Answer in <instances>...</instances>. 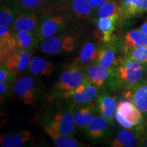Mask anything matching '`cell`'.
I'll return each instance as SVG.
<instances>
[{"mask_svg": "<svg viewBox=\"0 0 147 147\" xmlns=\"http://www.w3.org/2000/svg\"><path fill=\"white\" fill-rule=\"evenodd\" d=\"M144 74V65L126 57L122 63L115 67L110 80L115 87L129 90L142 80Z\"/></svg>", "mask_w": 147, "mask_h": 147, "instance_id": "1", "label": "cell"}, {"mask_svg": "<svg viewBox=\"0 0 147 147\" xmlns=\"http://www.w3.org/2000/svg\"><path fill=\"white\" fill-rule=\"evenodd\" d=\"M86 79L84 67L71 63L61 73L55 85L54 95L65 98L68 93L74 90Z\"/></svg>", "mask_w": 147, "mask_h": 147, "instance_id": "2", "label": "cell"}, {"mask_svg": "<svg viewBox=\"0 0 147 147\" xmlns=\"http://www.w3.org/2000/svg\"><path fill=\"white\" fill-rule=\"evenodd\" d=\"M115 119L123 128L131 129L142 123L143 114L131 101L118 102L115 114Z\"/></svg>", "mask_w": 147, "mask_h": 147, "instance_id": "3", "label": "cell"}, {"mask_svg": "<svg viewBox=\"0 0 147 147\" xmlns=\"http://www.w3.org/2000/svg\"><path fill=\"white\" fill-rule=\"evenodd\" d=\"M76 47V40L71 35L53 36L42 40L40 49L44 54L57 55L71 53Z\"/></svg>", "mask_w": 147, "mask_h": 147, "instance_id": "4", "label": "cell"}, {"mask_svg": "<svg viewBox=\"0 0 147 147\" xmlns=\"http://www.w3.org/2000/svg\"><path fill=\"white\" fill-rule=\"evenodd\" d=\"M67 19L64 15L59 14H47L42 16L36 31L39 41L47 39L65 29Z\"/></svg>", "mask_w": 147, "mask_h": 147, "instance_id": "5", "label": "cell"}, {"mask_svg": "<svg viewBox=\"0 0 147 147\" xmlns=\"http://www.w3.org/2000/svg\"><path fill=\"white\" fill-rule=\"evenodd\" d=\"M13 93L20 102L25 105H33L38 96L36 80L32 76H21L14 84Z\"/></svg>", "mask_w": 147, "mask_h": 147, "instance_id": "6", "label": "cell"}, {"mask_svg": "<svg viewBox=\"0 0 147 147\" xmlns=\"http://www.w3.org/2000/svg\"><path fill=\"white\" fill-rule=\"evenodd\" d=\"M74 104L71 103L68 109L55 115L47 124L61 134L74 136L77 129L74 119Z\"/></svg>", "mask_w": 147, "mask_h": 147, "instance_id": "7", "label": "cell"}, {"mask_svg": "<svg viewBox=\"0 0 147 147\" xmlns=\"http://www.w3.org/2000/svg\"><path fill=\"white\" fill-rule=\"evenodd\" d=\"M99 87L89 80L87 77L81 84L65 97L74 104H80L94 101L97 97Z\"/></svg>", "mask_w": 147, "mask_h": 147, "instance_id": "8", "label": "cell"}, {"mask_svg": "<svg viewBox=\"0 0 147 147\" xmlns=\"http://www.w3.org/2000/svg\"><path fill=\"white\" fill-rule=\"evenodd\" d=\"M145 126L142 123L135 126L134 129L125 128L118 131L112 141L113 147H134L140 144L144 133Z\"/></svg>", "mask_w": 147, "mask_h": 147, "instance_id": "9", "label": "cell"}, {"mask_svg": "<svg viewBox=\"0 0 147 147\" xmlns=\"http://www.w3.org/2000/svg\"><path fill=\"white\" fill-rule=\"evenodd\" d=\"M32 60V52L18 49L3 64L8 67L17 77L19 74L29 69Z\"/></svg>", "mask_w": 147, "mask_h": 147, "instance_id": "10", "label": "cell"}, {"mask_svg": "<svg viewBox=\"0 0 147 147\" xmlns=\"http://www.w3.org/2000/svg\"><path fill=\"white\" fill-rule=\"evenodd\" d=\"M97 110L96 102L94 101L84 104H74V119L77 129L84 130L95 116Z\"/></svg>", "mask_w": 147, "mask_h": 147, "instance_id": "11", "label": "cell"}, {"mask_svg": "<svg viewBox=\"0 0 147 147\" xmlns=\"http://www.w3.org/2000/svg\"><path fill=\"white\" fill-rule=\"evenodd\" d=\"M18 49L14 32L10 27L0 25V61L5 63L9 57Z\"/></svg>", "mask_w": 147, "mask_h": 147, "instance_id": "12", "label": "cell"}, {"mask_svg": "<svg viewBox=\"0 0 147 147\" xmlns=\"http://www.w3.org/2000/svg\"><path fill=\"white\" fill-rule=\"evenodd\" d=\"M119 19L120 16H119L95 18L97 28L95 38L104 43H110L113 40V33Z\"/></svg>", "mask_w": 147, "mask_h": 147, "instance_id": "13", "label": "cell"}, {"mask_svg": "<svg viewBox=\"0 0 147 147\" xmlns=\"http://www.w3.org/2000/svg\"><path fill=\"white\" fill-rule=\"evenodd\" d=\"M125 97L147 117V79H142L131 89L127 90Z\"/></svg>", "mask_w": 147, "mask_h": 147, "instance_id": "14", "label": "cell"}, {"mask_svg": "<svg viewBox=\"0 0 147 147\" xmlns=\"http://www.w3.org/2000/svg\"><path fill=\"white\" fill-rule=\"evenodd\" d=\"M84 69L86 77L97 87H101L112 78L115 68H105L93 62L84 67Z\"/></svg>", "mask_w": 147, "mask_h": 147, "instance_id": "15", "label": "cell"}, {"mask_svg": "<svg viewBox=\"0 0 147 147\" xmlns=\"http://www.w3.org/2000/svg\"><path fill=\"white\" fill-rule=\"evenodd\" d=\"M122 58L117 55V50L111 43H105L100 48L96 63L105 68H115L123 62Z\"/></svg>", "mask_w": 147, "mask_h": 147, "instance_id": "16", "label": "cell"}, {"mask_svg": "<svg viewBox=\"0 0 147 147\" xmlns=\"http://www.w3.org/2000/svg\"><path fill=\"white\" fill-rule=\"evenodd\" d=\"M110 122L102 115H95L84 131L87 136L92 140L104 138L109 129Z\"/></svg>", "mask_w": 147, "mask_h": 147, "instance_id": "17", "label": "cell"}, {"mask_svg": "<svg viewBox=\"0 0 147 147\" xmlns=\"http://www.w3.org/2000/svg\"><path fill=\"white\" fill-rule=\"evenodd\" d=\"M39 18L36 12L21 10L18 12L12 29L14 31H27L36 32L39 24Z\"/></svg>", "mask_w": 147, "mask_h": 147, "instance_id": "18", "label": "cell"}, {"mask_svg": "<svg viewBox=\"0 0 147 147\" xmlns=\"http://www.w3.org/2000/svg\"><path fill=\"white\" fill-rule=\"evenodd\" d=\"M102 46L96 42L88 41L82 45L73 63L84 67V65L96 61Z\"/></svg>", "mask_w": 147, "mask_h": 147, "instance_id": "19", "label": "cell"}, {"mask_svg": "<svg viewBox=\"0 0 147 147\" xmlns=\"http://www.w3.org/2000/svg\"><path fill=\"white\" fill-rule=\"evenodd\" d=\"M45 133L49 136L54 143L55 146L58 147H86L89 146L84 143L77 140L73 136L66 135L55 131L49 125L46 124L44 126Z\"/></svg>", "mask_w": 147, "mask_h": 147, "instance_id": "20", "label": "cell"}, {"mask_svg": "<svg viewBox=\"0 0 147 147\" xmlns=\"http://www.w3.org/2000/svg\"><path fill=\"white\" fill-rule=\"evenodd\" d=\"M117 101L115 96H112L108 93L100 95L97 97V110L104 118L109 121L110 123L113 122L115 114L117 110Z\"/></svg>", "mask_w": 147, "mask_h": 147, "instance_id": "21", "label": "cell"}, {"mask_svg": "<svg viewBox=\"0 0 147 147\" xmlns=\"http://www.w3.org/2000/svg\"><path fill=\"white\" fill-rule=\"evenodd\" d=\"M142 47H147V34L140 29H132L125 34L121 47L125 54L127 55L134 48Z\"/></svg>", "mask_w": 147, "mask_h": 147, "instance_id": "22", "label": "cell"}, {"mask_svg": "<svg viewBox=\"0 0 147 147\" xmlns=\"http://www.w3.org/2000/svg\"><path fill=\"white\" fill-rule=\"evenodd\" d=\"M33 140L32 134L29 130L21 131L1 136L0 146L1 147H21Z\"/></svg>", "mask_w": 147, "mask_h": 147, "instance_id": "23", "label": "cell"}, {"mask_svg": "<svg viewBox=\"0 0 147 147\" xmlns=\"http://www.w3.org/2000/svg\"><path fill=\"white\" fill-rule=\"evenodd\" d=\"M13 30V29H12ZM18 49L32 52L39 41L36 32L27 31H14Z\"/></svg>", "mask_w": 147, "mask_h": 147, "instance_id": "24", "label": "cell"}, {"mask_svg": "<svg viewBox=\"0 0 147 147\" xmlns=\"http://www.w3.org/2000/svg\"><path fill=\"white\" fill-rule=\"evenodd\" d=\"M29 70L33 74L49 76L54 72L55 65L52 61L40 57H34L31 61Z\"/></svg>", "mask_w": 147, "mask_h": 147, "instance_id": "25", "label": "cell"}, {"mask_svg": "<svg viewBox=\"0 0 147 147\" xmlns=\"http://www.w3.org/2000/svg\"><path fill=\"white\" fill-rule=\"evenodd\" d=\"M70 8L74 15L80 20H89L93 16L88 0H69Z\"/></svg>", "mask_w": 147, "mask_h": 147, "instance_id": "26", "label": "cell"}, {"mask_svg": "<svg viewBox=\"0 0 147 147\" xmlns=\"http://www.w3.org/2000/svg\"><path fill=\"white\" fill-rule=\"evenodd\" d=\"M19 10L17 3L13 5H1L0 10V24L12 29Z\"/></svg>", "mask_w": 147, "mask_h": 147, "instance_id": "27", "label": "cell"}, {"mask_svg": "<svg viewBox=\"0 0 147 147\" xmlns=\"http://www.w3.org/2000/svg\"><path fill=\"white\" fill-rule=\"evenodd\" d=\"M119 15V3L115 0H110L109 1L102 5L95 12V17H111Z\"/></svg>", "mask_w": 147, "mask_h": 147, "instance_id": "28", "label": "cell"}, {"mask_svg": "<svg viewBox=\"0 0 147 147\" xmlns=\"http://www.w3.org/2000/svg\"><path fill=\"white\" fill-rule=\"evenodd\" d=\"M21 10L36 12L43 8L45 0H16Z\"/></svg>", "mask_w": 147, "mask_h": 147, "instance_id": "29", "label": "cell"}, {"mask_svg": "<svg viewBox=\"0 0 147 147\" xmlns=\"http://www.w3.org/2000/svg\"><path fill=\"white\" fill-rule=\"evenodd\" d=\"M126 57L136 61L143 65H147V47H136L126 55Z\"/></svg>", "mask_w": 147, "mask_h": 147, "instance_id": "30", "label": "cell"}, {"mask_svg": "<svg viewBox=\"0 0 147 147\" xmlns=\"http://www.w3.org/2000/svg\"><path fill=\"white\" fill-rule=\"evenodd\" d=\"M16 81V76L4 64L0 66V82H7L14 84Z\"/></svg>", "mask_w": 147, "mask_h": 147, "instance_id": "31", "label": "cell"}, {"mask_svg": "<svg viewBox=\"0 0 147 147\" xmlns=\"http://www.w3.org/2000/svg\"><path fill=\"white\" fill-rule=\"evenodd\" d=\"M14 91V84L7 82H0V95L1 100L10 97Z\"/></svg>", "mask_w": 147, "mask_h": 147, "instance_id": "32", "label": "cell"}, {"mask_svg": "<svg viewBox=\"0 0 147 147\" xmlns=\"http://www.w3.org/2000/svg\"><path fill=\"white\" fill-rule=\"evenodd\" d=\"M138 16L147 12V0H130Z\"/></svg>", "mask_w": 147, "mask_h": 147, "instance_id": "33", "label": "cell"}, {"mask_svg": "<svg viewBox=\"0 0 147 147\" xmlns=\"http://www.w3.org/2000/svg\"><path fill=\"white\" fill-rule=\"evenodd\" d=\"M109 1L110 0H88V2L91 6L93 13H95L102 5Z\"/></svg>", "mask_w": 147, "mask_h": 147, "instance_id": "34", "label": "cell"}, {"mask_svg": "<svg viewBox=\"0 0 147 147\" xmlns=\"http://www.w3.org/2000/svg\"><path fill=\"white\" fill-rule=\"evenodd\" d=\"M140 146H145L147 147V127H145L144 133L142 138H141L140 141Z\"/></svg>", "mask_w": 147, "mask_h": 147, "instance_id": "35", "label": "cell"}, {"mask_svg": "<svg viewBox=\"0 0 147 147\" xmlns=\"http://www.w3.org/2000/svg\"><path fill=\"white\" fill-rule=\"evenodd\" d=\"M139 29H140L141 31H142L143 32L145 33V34H147V19L146 21H144V23L142 24V25L140 27Z\"/></svg>", "mask_w": 147, "mask_h": 147, "instance_id": "36", "label": "cell"}, {"mask_svg": "<svg viewBox=\"0 0 147 147\" xmlns=\"http://www.w3.org/2000/svg\"><path fill=\"white\" fill-rule=\"evenodd\" d=\"M144 75L147 79V65L144 66Z\"/></svg>", "mask_w": 147, "mask_h": 147, "instance_id": "37", "label": "cell"}, {"mask_svg": "<svg viewBox=\"0 0 147 147\" xmlns=\"http://www.w3.org/2000/svg\"><path fill=\"white\" fill-rule=\"evenodd\" d=\"M57 1H59V2H61V3H64V2H66L67 1H69V0H57Z\"/></svg>", "mask_w": 147, "mask_h": 147, "instance_id": "38", "label": "cell"}, {"mask_svg": "<svg viewBox=\"0 0 147 147\" xmlns=\"http://www.w3.org/2000/svg\"><path fill=\"white\" fill-rule=\"evenodd\" d=\"M1 1H2V0H1Z\"/></svg>", "mask_w": 147, "mask_h": 147, "instance_id": "39", "label": "cell"}]
</instances>
